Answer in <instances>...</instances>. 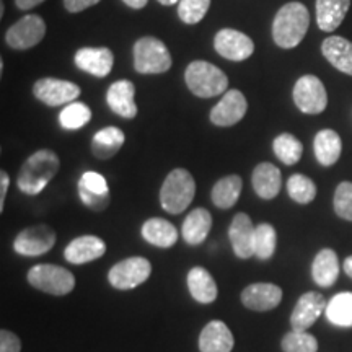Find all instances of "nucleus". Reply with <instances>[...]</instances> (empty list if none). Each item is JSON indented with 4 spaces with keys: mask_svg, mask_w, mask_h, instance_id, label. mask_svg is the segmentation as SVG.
<instances>
[{
    "mask_svg": "<svg viewBox=\"0 0 352 352\" xmlns=\"http://www.w3.org/2000/svg\"><path fill=\"white\" fill-rule=\"evenodd\" d=\"M8 186H10V176L7 175L6 170H2L0 171V212H3V208H6Z\"/></svg>",
    "mask_w": 352,
    "mask_h": 352,
    "instance_id": "nucleus-43",
    "label": "nucleus"
},
{
    "mask_svg": "<svg viewBox=\"0 0 352 352\" xmlns=\"http://www.w3.org/2000/svg\"><path fill=\"white\" fill-rule=\"evenodd\" d=\"M157 2H158V3H162V6H166V7H168V6H175V3L178 2V0H157Z\"/></svg>",
    "mask_w": 352,
    "mask_h": 352,
    "instance_id": "nucleus-47",
    "label": "nucleus"
},
{
    "mask_svg": "<svg viewBox=\"0 0 352 352\" xmlns=\"http://www.w3.org/2000/svg\"><path fill=\"white\" fill-rule=\"evenodd\" d=\"M184 82L189 91L199 98H214L228 90L226 72L208 60H192L184 70Z\"/></svg>",
    "mask_w": 352,
    "mask_h": 352,
    "instance_id": "nucleus-3",
    "label": "nucleus"
},
{
    "mask_svg": "<svg viewBox=\"0 0 352 352\" xmlns=\"http://www.w3.org/2000/svg\"><path fill=\"white\" fill-rule=\"evenodd\" d=\"M327 298L320 292H305L298 298L290 315V327L294 331H308L315 321L327 310Z\"/></svg>",
    "mask_w": 352,
    "mask_h": 352,
    "instance_id": "nucleus-14",
    "label": "nucleus"
},
{
    "mask_svg": "<svg viewBox=\"0 0 352 352\" xmlns=\"http://www.w3.org/2000/svg\"><path fill=\"white\" fill-rule=\"evenodd\" d=\"M243 189V182L239 175H228L220 178L214 184L212 192H210V199H212L215 208L227 210L232 209L236 204L239 197Z\"/></svg>",
    "mask_w": 352,
    "mask_h": 352,
    "instance_id": "nucleus-30",
    "label": "nucleus"
},
{
    "mask_svg": "<svg viewBox=\"0 0 352 352\" xmlns=\"http://www.w3.org/2000/svg\"><path fill=\"white\" fill-rule=\"evenodd\" d=\"M294 103L305 114H320L328 107V94L323 82L316 76L298 78L292 90Z\"/></svg>",
    "mask_w": 352,
    "mask_h": 352,
    "instance_id": "nucleus-10",
    "label": "nucleus"
},
{
    "mask_svg": "<svg viewBox=\"0 0 352 352\" xmlns=\"http://www.w3.org/2000/svg\"><path fill=\"white\" fill-rule=\"evenodd\" d=\"M57 240L56 232L46 223L26 227L13 240V250L20 256H43L54 248Z\"/></svg>",
    "mask_w": 352,
    "mask_h": 352,
    "instance_id": "nucleus-8",
    "label": "nucleus"
},
{
    "mask_svg": "<svg viewBox=\"0 0 352 352\" xmlns=\"http://www.w3.org/2000/svg\"><path fill=\"white\" fill-rule=\"evenodd\" d=\"M311 277L320 287H331L340 277V259L331 248H323L311 263Z\"/></svg>",
    "mask_w": 352,
    "mask_h": 352,
    "instance_id": "nucleus-26",
    "label": "nucleus"
},
{
    "mask_svg": "<svg viewBox=\"0 0 352 352\" xmlns=\"http://www.w3.org/2000/svg\"><path fill=\"white\" fill-rule=\"evenodd\" d=\"M214 47L219 56L232 63H241L250 59L254 52V43L248 34L239 32V30L222 28L215 34Z\"/></svg>",
    "mask_w": 352,
    "mask_h": 352,
    "instance_id": "nucleus-12",
    "label": "nucleus"
},
{
    "mask_svg": "<svg viewBox=\"0 0 352 352\" xmlns=\"http://www.w3.org/2000/svg\"><path fill=\"white\" fill-rule=\"evenodd\" d=\"M254 227L253 220L248 214L239 212L233 215L228 239H230L232 250L236 258L250 259L254 256Z\"/></svg>",
    "mask_w": 352,
    "mask_h": 352,
    "instance_id": "nucleus-17",
    "label": "nucleus"
},
{
    "mask_svg": "<svg viewBox=\"0 0 352 352\" xmlns=\"http://www.w3.org/2000/svg\"><path fill=\"white\" fill-rule=\"evenodd\" d=\"M140 235L142 239L157 248L168 250L176 245L178 241V232L173 223L168 220L160 217H152L145 220L140 228Z\"/></svg>",
    "mask_w": 352,
    "mask_h": 352,
    "instance_id": "nucleus-23",
    "label": "nucleus"
},
{
    "mask_svg": "<svg viewBox=\"0 0 352 352\" xmlns=\"http://www.w3.org/2000/svg\"><path fill=\"white\" fill-rule=\"evenodd\" d=\"M287 192L297 204H310L316 197V184L308 176L296 173L289 178Z\"/></svg>",
    "mask_w": 352,
    "mask_h": 352,
    "instance_id": "nucleus-35",
    "label": "nucleus"
},
{
    "mask_svg": "<svg viewBox=\"0 0 352 352\" xmlns=\"http://www.w3.org/2000/svg\"><path fill=\"white\" fill-rule=\"evenodd\" d=\"M351 0H316V21L321 32L333 33L340 28L349 12Z\"/></svg>",
    "mask_w": 352,
    "mask_h": 352,
    "instance_id": "nucleus-27",
    "label": "nucleus"
},
{
    "mask_svg": "<svg viewBox=\"0 0 352 352\" xmlns=\"http://www.w3.org/2000/svg\"><path fill=\"white\" fill-rule=\"evenodd\" d=\"M78 188L95 192V195H111L107 178L96 171H85L78 179Z\"/></svg>",
    "mask_w": 352,
    "mask_h": 352,
    "instance_id": "nucleus-39",
    "label": "nucleus"
},
{
    "mask_svg": "<svg viewBox=\"0 0 352 352\" xmlns=\"http://www.w3.org/2000/svg\"><path fill=\"white\" fill-rule=\"evenodd\" d=\"M272 152L284 165H296L302 158L303 144L294 134L284 132L272 140Z\"/></svg>",
    "mask_w": 352,
    "mask_h": 352,
    "instance_id": "nucleus-32",
    "label": "nucleus"
},
{
    "mask_svg": "<svg viewBox=\"0 0 352 352\" xmlns=\"http://www.w3.org/2000/svg\"><path fill=\"white\" fill-rule=\"evenodd\" d=\"M134 69L142 76H157L168 72L173 59L168 47L164 41L155 36H144L135 41L134 50Z\"/></svg>",
    "mask_w": 352,
    "mask_h": 352,
    "instance_id": "nucleus-5",
    "label": "nucleus"
},
{
    "mask_svg": "<svg viewBox=\"0 0 352 352\" xmlns=\"http://www.w3.org/2000/svg\"><path fill=\"white\" fill-rule=\"evenodd\" d=\"M44 0H15V6L20 8V10H32V8L38 7L39 3H43Z\"/></svg>",
    "mask_w": 352,
    "mask_h": 352,
    "instance_id": "nucleus-44",
    "label": "nucleus"
},
{
    "mask_svg": "<svg viewBox=\"0 0 352 352\" xmlns=\"http://www.w3.org/2000/svg\"><path fill=\"white\" fill-rule=\"evenodd\" d=\"M46 36V21L39 15L30 13L13 23L6 33V43L15 51L32 50Z\"/></svg>",
    "mask_w": 352,
    "mask_h": 352,
    "instance_id": "nucleus-9",
    "label": "nucleus"
},
{
    "mask_svg": "<svg viewBox=\"0 0 352 352\" xmlns=\"http://www.w3.org/2000/svg\"><path fill=\"white\" fill-rule=\"evenodd\" d=\"M126 142V134L120 127L108 126L100 129L91 139V153L98 160H109L121 151V147Z\"/></svg>",
    "mask_w": 352,
    "mask_h": 352,
    "instance_id": "nucleus-28",
    "label": "nucleus"
},
{
    "mask_svg": "<svg viewBox=\"0 0 352 352\" xmlns=\"http://www.w3.org/2000/svg\"><path fill=\"white\" fill-rule=\"evenodd\" d=\"M277 246V232L271 223H259L254 228V256L267 261L274 256Z\"/></svg>",
    "mask_w": 352,
    "mask_h": 352,
    "instance_id": "nucleus-33",
    "label": "nucleus"
},
{
    "mask_svg": "<svg viewBox=\"0 0 352 352\" xmlns=\"http://www.w3.org/2000/svg\"><path fill=\"white\" fill-rule=\"evenodd\" d=\"M280 347L284 352H316L318 340L308 331H289L284 334Z\"/></svg>",
    "mask_w": 352,
    "mask_h": 352,
    "instance_id": "nucleus-36",
    "label": "nucleus"
},
{
    "mask_svg": "<svg viewBox=\"0 0 352 352\" xmlns=\"http://www.w3.org/2000/svg\"><path fill=\"white\" fill-rule=\"evenodd\" d=\"M334 212L338 217L347 222H352V183L342 182L338 184L336 192H334Z\"/></svg>",
    "mask_w": 352,
    "mask_h": 352,
    "instance_id": "nucleus-38",
    "label": "nucleus"
},
{
    "mask_svg": "<svg viewBox=\"0 0 352 352\" xmlns=\"http://www.w3.org/2000/svg\"><path fill=\"white\" fill-rule=\"evenodd\" d=\"M59 168L60 160L57 153L50 148H41L26 158L21 165L16 186L26 196H38L59 173Z\"/></svg>",
    "mask_w": 352,
    "mask_h": 352,
    "instance_id": "nucleus-1",
    "label": "nucleus"
},
{
    "mask_svg": "<svg viewBox=\"0 0 352 352\" xmlns=\"http://www.w3.org/2000/svg\"><path fill=\"white\" fill-rule=\"evenodd\" d=\"M74 63L83 72L96 78H104L111 74L114 54L109 47H80L74 56Z\"/></svg>",
    "mask_w": 352,
    "mask_h": 352,
    "instance_id": "nucleus-15",
    "label": "nucleus"
},
{
    "mask_svg": "<svg viewBox=\"0 0 352 352\" xmlns=\"http://www.w3.org/2000/svg\"><path fill=\"white\" fill-rule=\"evenodd\" d=\"M21 341L15 333L2 329L0 331V352H20Z\"/></svg>",
    "mask_w": 352,
    "mask_h": 352,
    "instance_id": "nucleus-41",
    "label": "nucleus"
},
{
    "mask_svg": "<svg viewBox=\"0 0 352 352\" xmlns=\"http://www.w3.org/2000/svg\"><path fill=\"white\" fill-rule=\"evenodd\" d=\"M152 274V264L144 256H132L118 261L108 272L111 287L118 290H131L144 284Z\"/></svg>",
    "mask_w": 352,
    "mask_h": 352,
    "instance_id": "nucleus-7",
    "label": "nucleus"
},
{
    "mask_svg": "<svg viewBox=\"0 0 352 352\" xmlns=\"http://www.w3.org/2000/svg\"><path fill=\"white\" fill-rule=\"evenodd\" d=\"M210 228H212V215L208 209L197 208L184 219L182 227L183 240L189 246H199L208 239Z\"/></svg>",
    "mask_w": 352,
    "mask_h": 352,
    "instance_id": "nucleus-24",
    "label": "nucleus"
},
{
    "mask_svg": "<svg viewBox=\"0 0 352 352\" xmlns=\"http://www.w3.org/2000/svg\"><path fill=\"white\" fill-rule=\"evenodd\" d=\"M196 195V182L184 168H175L166 175L160 188V204L168 214L178 215L191 206Z\"/></svg>",
    "mask_w": 352,
    "mask_h": 352,
    "instance_id": "nucleus-4",
    "label": "nucleus"
},
{
    "mask_svg": "<svg viewBox=\"0 0 352 352\" xmlns=\"http://www.w3.org/2000/svg\"><path fill=\"white\" fill-rule=\"evenodd\" d=\"M122 2H124L127 7L134 8V10H140V8H144L145 6H147L148 0H122Z\"/></svg>",
    "mask_w": 352,
    "mask_h": 352,
    "instance_id": "nucleus-45",
    "label": "nucleus"
},
{
    "mask_svg": "<svg viewBox=\"0 0 352 352\" xmlns=\"http://www.w3.org/2000/svg\"><path fill=\"white\" fill-rule=\"evenodd\" d=\"M248 103L240 90H227L222 100L210 109V122L217 127H232L243 120Z\"/></svg>",
    "mask_w": 352,
    "mask_h": 352,
    "instance_id": "nucleus-13",
    "label": "nucleus"
},
{
    "mask_svg": "<svg viewBox=\"0 0 352 352\" xmlns=\"http://www.w3.org/2000/svg\"><path fill=\"white\" fill-rule=\"evenodd\" d=\"M210 0H179L178 16L183 23L196 25L208 15Z\"/></svg>",
    "mask_w": 352,
    "mask_h": 352,
    "instance_id": "nucleus-37",
    "label": "nucleus"
},
{
    "mask_svg": "<svg viewBox=\"0 0 352 352\" xmlns=\"http://www.w3.org/2000/svg\"><path fill=\"white\" fill-rule=\"evenodd\" d=\"M100 2L101 0H64V8L70 13H80Z\"/></svg>",
    "mask_w": 352,
    "mask_h": 352,
    "instance_id": "nucleus-42",
    "label": "nucleus"
},
{
    "mask_svg": "<svg viewBox=\"0 0 352 352\" xmlns=\"http://www.w3.org/2000/svg\"><path fill=\"white\" fill-rule=\"evenodd\" d=\"M233 346V333L223 321L212 320L202 328L199 334L201 352H232Z\"/></svg>",
    "mask_w": 352,
    "mask_h": 352,
    "instance_id": "nucleus-21",
    "label": "nucleus"
},
{
    "mask_svg": "<svg viewBox=\"0 0 352 352\" xmlns=\"http://www.w3.org/2000/svg\"><path fill=\"white\" fill-rule=\"evenodd\" d=\"M324 59L342 74L352 76V43L342 36H329L321 44Z\"/></svg>",
    "mask_w": 352,
    "mask_h": 352,
    "instance_id": "nucleus-25",
    "label": "nucleus"
},
{
    "mask_svg": "<svg viewBox=\"0 0 352 352\" xmlns=\"http://www.w3.org/2000/svg\"><path fill=\"white\" fill-rule=\"evenodd\" d=\"M324 315L334 327L352 328V292L336 294L328 302Z\"/></svg>",
    "mask_w": 352,
    "mask_h": 352,
    "instance_id": "nucleus-31",
    "label": "nucleus"
},
{
    "mask_svg": "<svg viewBox=\"0 0 352 352\" xmlns=\"http://www.w3.org/2000/svg\"><path fill=\"white\" fill-rule=\"evenodd\" d=\"M283 289L271 283H256L246 285L241 292V303L253 311H270L283 302Z\"/></svg>",
    "mask_w": 352,
    "mask_h": 352,
    "instance_id": "nucleus-16",
    "label": "nucleus"
},
{
    "mask_svg": "<svg viewBox=\"0 0 352 352\" xmlns=\"http://www.w3.org/2000/svg\"><path fill=\"white\" fill-rule=\"evenodd\" d=\"M310 13L300 2H289L279 8L272 21V39L283 50H292L305 38Z\"/></svg>",
    "mask_w": 352,
    "mask_h": 352,
    "instance_id": "nucleus-2",
    "label": "nucleus"
},
{
    "mask_svg": "<svg viewBox=\"0 0 352 352\" xmlns=\"http://www.w3.org/2000/svg\"><path fill=\"white\" fill-rule=\"evenodd\" d=\"M135 87L131 80H118L109 85L107 94V103L114 114L124 120H132L138 116V104H135Z\"/></svg>",
    "mask_w": 352,
    "mask_h": 352,
    "instance_id": "nucleus-18",
    "label": "nucleus"
},
{
    "mask_svg": "<svg viewBox=\"0 0 352 352\" xmlns=\"http://www.w3.org/2000/svg\"><path fill=\"white\" fill-rule=\"evenodd\" d=\"M342 270H344L346 274L352 279V256H347L344 259V263H342Z\"/></svg>",
    "mask_w": 352,
    "mask_h": 352,
    "instance_id": "nucleus-46",
    "label": "nucleus"
},
{
    "mask_svg": "<svg viewBox=\"0 0 352 352\" xmlns=\"http://www.w3.org/2000/svg\"><path fill=\"white\" fill-rule=\"evenodd\" d=\"M78 196H80L83 206L94 210V212H103L111 202V195H95V192L85 191V189L80 188H78Z\"/></svg>",
    "mask_w": 352,
    "mask_h": 352,
    "instance_id": "nucleus-40",
    "label": "nucleus"
},
{
    "mask_svg": "<svg viewBox=\"0 0 352 352\" xmlns=\"http://www.w3.org/2000/svg\"><path fill=\"white\" fill-rule=\"evenodd\" d=\"M188 289L191 297L195 298L197 303H202V305H209L217 300L219 289L217 284H215L214 277L210 272L202 266H195L191 267L188 272L186 277Z\"/></svg>",
    "mask_w": 352,
    "mask_h": 352,
    "instance_id": "nucleus-22",
    "label": "nucleus"
},
{
    "mask_svg": "<svg viewBox=\"0 0 352 352\" xmlns=\"http://www.w3.org/2000/svg\"><path fill=\"white\" fill-rule=\"evenodd\" d=\"M252 184L254 192L264 201H271L280 192L283 188V173L274 164L263 162L254 166L252 175Z\"/></svg>",
    "mask_w": 352,
    "mask_h": 352,
    "instance_id": "nucleus-20",
    "label": "nucleus"
},
{
    "mask_svg": "<svg viewBox=\"0 0 352 352\" xmlns=\"http://www.w3.org/2000/svg\"><path fill=\"white\" fill-rule=\"evenodd\" d=\"M107 253V243L95 235H82L65 246L64 258L70 264H87Z\"/></svg>",
    "mask_w": 352,
    "mask_h": 352,
    "instance_id": "nucleus-19",
    "label": "nucleus"
},
{
    "mask_svg": "<svg viewBox=\"0 0 352 352\" xmlns=\"http://www.w3.org/2000/svg\"><path fill=\"white\" fill-rule=\"evenodd\" d=\"M315 157L321 166H333L340 160L342 140L336 131L321 129L314 140Z\"/></svg>",
    "mask_w": 352,
    "mask_h": 352,
    "instance_id": "nucleus-29",
    "label": "nucleus"
},
{
    "mask_svg": "<svg viewBox=\"0 0 352 352\" xmlns=\"http://www.w3.org/2000/svg\"><path fill=\"white\" fill-rule=\"evenodd\" d=\"M80 94L82 90L77 83L63 80V78L43 77L34 82L33 85V95L47 107H60V104L74 103Z\"/></svg>",
    "mask_w": 352,
    "mask_h": 352,
    "instance_id": "nucleus-11",
    "label": "nucleus"
},
{
    "mask_svg": "<svg viewBox=\"0 0 352 352\" xmlns=\"http://www.w3.org/2000/svg\"><path fill=\"white\" fill-rule=\"evenodd\" d=\"M91 120V109L82 101L69 103L59 114V124L65 131H78Z\"/></svg>",
    "mask_w": 352,
    "mask_h": 352,
    "instance_id": "nucleus-34",
    "label": "nucleus"
},
{
    "mask_svg": "<svg viewBox=\"0 0 352 352\" xmlns=\"http://www.w3.org/2000/svg\"><path fill=\"white\" fill-rule=\"evenodd\" d=\"M28 283L44 294L63 297L76 287V277L69 270L57 264H36L28 271Z\"/></svg>",
    "mask_w": 352,
    "mask_h": 352,
    "instance_id": "nucleus-6",
    "label": "nucleus"
}]
</instances>
